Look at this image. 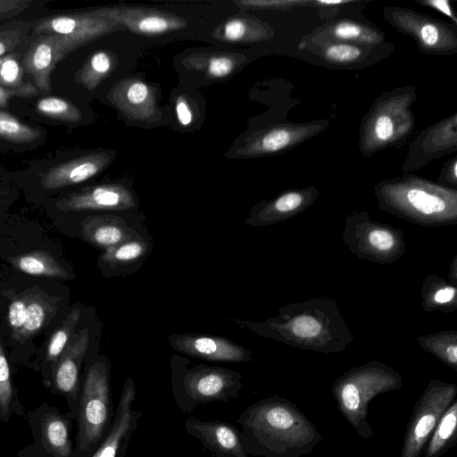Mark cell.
Segmentation results:
<instances>
[{
  "label": "cell",
  "mask_w": 457,
  "mask_h": 457,
  "mask_svg": "<svg viewBox=\"0 0 457 457\" xmlns=\"http://www.w3.org/2000/svg\"><path fill=\"white\" fill-rule=\"evenodd\" d=\"M79 309H74L69 312L61 327L51 337L46 352V359L49 361H54L59 359L71 337L74 328L79 320Z\"/></svg>",
  "instance_id": "cell-25"
},
{
  "label": "cell",
  "mask_w": 457,
  "mask_h": 457,
  "mask_svg": "<svg viewBox=\"0 0 457 457\" xmlns=\"http://www.w3.org/2000/svg\"><path fill=\"white\" fill-rule=\"evenodd\" d=\"M454 293L455 291L453 287L440 289L435 295V300L438 303H446L453 297Z\"/></svg>",
  "instance_id": "cell-44"
},
{
  "label": "cell",
  "mask_w": 457,
  "mask_h": 457,
  "mask_svg": "<svg viewBox=\"0 0 457 457\" xmlns=\"http://www.w3.org/2000/svg\"><path fill=\"white\" fill-rule=\"evenodd\" d=\"M107 98L115 108L132 120L153 122L162 116L152 88L137 79L119 81L110 90Z\"/></svg>",
  "instance_id": "cell-7"
},
{
  "label": "cell",
  "mask_w": 457,
  "mask_h": 457,
  "mask_svg": "<svg viewBox=\"0 0 457 457\" xmlns=\"http://www.w3.org/2000/svg\"><path fill=\"white\" fill-rule=\"evenodd\" d=\"M95 11L111 19L123 29L144 36H159L180 30L187 26V21L170 12L155 9L112 6L96 8Z\"/></svg>",
  "instance_id": "cell-5"
},
{
  "label": "cell",
  "mask_w": 457,
  "mask_h": 457,
  "mask_svg": "<svg viewBox=\"0 0 457 457\" xmlns=\"http://www.w3.org/2000/svg\"><path fill=\"white\" fill-rule=\"evenodd\" d=\"M314 129L313 126H278L270 129L237 149L235 155L252 157L287 149L306 138Z\"/></svg>",
  "instance_id": "cell-14"
},
{
  "label": "cell",
  "mask_w": 457,
  "mask_h": 457,
  "mask_svg": "<svg viewBox=\"0 0 457 457\" xmlns=\"http://www.w3.org/2000/svg\"><path fill=\"white\" fill-rule=\"evenodd\" d=\"M29 0H0V21L9 20L30 7Z\"/></svg>",
  "instance_id": "cell-35"
},
{
  "label": "cell",
  "mask_w": 457,
  "mask_h": 457,
  "mask_svg": "<svg viewBox=\"0 0 457 457\" xmlns=\"http://www.w3.org/2000/svg\"><path fill=\"white\" fill-rule=\"evenodd\" d=\"M320 324L313 318L302 316L295 320L293 331L301 337H312L320 332Z\"/></svg>",
  "instance_id": "cell-34"
},
{
  "label": "cell",
  "mask_w": 457,
  "mask_h": 457,
  "mask_svg": "<svg viewBox=\"0 0 457 457\" xmlns=\"http://www.w3.org/2000/svg\"><path fill=\"white\" fill-rule=\"evenodd\" d=\"M24 67L19 54L11 53L0 57V87L18 89L30 84L24 81Z\"/></svg>",
  "instance_id": "cell-26"
},
{
  "label": "cell",
  "mask_w": 457,
  "mask_h": 457,
  "mask_svg": "<svg viewBox=\"0 0 457 457\" xmlns=\"http://www.w3.org/2000/svg\"><path fill=\"white\" fill-rule=\"evenodd\" d=\"M44 445L55 457H71V442L66 421L57 415H47L41 422Z\"/></svg>",
  "instance_id": "cell-17"
},
{
  "label": "cell",
  "mask_w": 457,
  "mask_h": 457,
  "mask_svg": "<svg viewBox=\"0 0 457 457\" xmlns=\"http://www.w3.org/2000/svg\"><path fill=\"white\" fill-rule=\"evenodd\" d=\"M114 60L106 51H97L78 71L76 81L87 90L95 89L111 72Z\"/></svg>",
  "instance_id": "cell-19"
},
{
  "label": "cell",
  "mask_w": 457,
  "mask_h": 457,
  "mask_svg": "<svg viewBox=\"0 0 457 457\" xmlns=\"http://www.w3.org/2000/svg\"><path fill=\"white\" fill-rule=\"evenodd\" d=\"M135 201L130 191L118 184L99 185L71 194L56 203V207L68 211H114L133 207Z\"/></svg>",
  "instance_id": "cell-9"
},
{
  "label": "cell",
  "mask_w": 457,
  "mask_h": 457,
  "mask_svg": "<svg viewBox=\"0 0 457 457\" xmlns=\"http://www.w3.org/2000/svg\"><path fill=\"white\" fill-rule=\"evenodd\" d=\"M302 203V196L298 193H288L280 196L274 204L279 212H287L297 208Z\"/></svg>",
  "instance_id": "cell-37"
},
{
  "label": "cell",
  "mask_w": 457,
  "mask_h": 457,
  "mask_svg": "<svg viewBox=\"0 0 457 457\" xmlns=\"http://www.w3.org/2000/svg\"><path fill=\"white\" fill-rule=\"evenodd\" d=\"M27 314L22 328L13 334V338L23 342L37 333L46 324L53 311L50 302L43 295H34L26 297Z\"/></svg>",
  "instance_id": "cell-20"
},
{
  "label": "cell",
  "mask_w": 457,
  "mask_h": 457,
  "mask_svg": "<svg viewBox=\"0 0 457 457\" xmlns=\"http://www.w3.org/2000/svg\"><path fill=\"white\" fill-rule=\"evenodd\" d=\"M324 56L331 62L347 64L357 61L362 54L361 49L348 43H335L323 51Z\"/></svg>",
  "instance_id": "cell-31"
},
{
  "label": "cell",
  "mask_w": 457,
  "mask_h": 457,
  "mask_svg": "<svg viewBox=\"0 0 457 457\" xmlns=\"http://www.w3.org/2000/svg\"><path fill=\"white\" fill-rule=\"evenodd\" d=\"M112 156L105 152L88 154L63 162L49 169L41 178L46 189H59L79 184L105 169Z\"/></svg>",
  "instance_id": "cell-10"
},
{
  "label": "cell",
  "mask_w": 457,
  "mask_h": 457,
  "mask_svg": "<svg viewBox=\"0 0 457 457\" xmlns=\"http://www.w3.org/2000/svg\"><path fill=\"white\" fill-rule=\"evenodd\" d=\"M32 29V22L24 20H12L0 24V57L13 53L24 43Z\"/></svg>",
  "instance_id": "cell-23"
},
{
  "label": "cell",
  "mask_w": 457,
  "mask_h": 457,
  "mask_svg": "<svg viewBox=\"0 0 457 457\" xmlns=\"http://www.w3.org/2000/svg\"><path fill=\"white\" fill-rule=\"evenodd\" d=\"M88 344L89 332L86 327L71 337L66 348L57 360L54 371L55 386L61 392L73 397L77 395L79 370L87 351Z\"/></svg>",
  "instance_id": "cell-13"
},
{
  "label": "cell",
  "mask_w": 457,
  "mask_h": 457,
  "mask_svg": "<svg viewBox=\"0 0 457 457\" xmlns=\"http://www.w3.org/2000/svg\"><path fill=\"white\" fill-rule=\"evenodd\" d=\"M136 393L133 379L128 378L121 388L112 427L90 457H125L142 416L140 411L133 408Z\"/></svg>",
  "instance_id": "cell-4"
},
{
  "label": "cell",
  "mask_w": 457,
  "mask_h": 457,
  "mask_svg": "<svg viewBox=\"0 0 457 457\" xmlns=\"http://www.w3.org/2000/svg\"><path fill=\"white\" fill-rule=\"evenodd\" d=\"M82 233L87 240L106 249L129 240L121 226L101 217L87 220L83 224Z\"/></svg>",
  "instance_id": "cell-18"
},
{
  "label": "cell",
  "mask_w": 457,
  "mask_h": 457,
  "mask_svg": "<svg viewBox=\"0 0 457 457\" xmlns=\"http://www.w3.org/2000/svg\"><path fill=\"white\" fill-rule=\"evenodd\" d=\"M392 103L380 102L372 111L364 128V143L371 145V149H379L400 137L407 131L400 129L401 122H410L408 105L391 107ZM408 130V128L402 127Z\"/></svg>",
  "instance_id": "cell-11"
},
{
  "label": "cell",
  "mask_w": 457,
  "mask_h": 457,
  "mask_svg": "<svg viewBox=\"0 0 457 457\" xmlns=\"http://www.w3.org/2000/svg\"><path fill=\"white\" fill-rule=\"evenodd\" d=\"M253 24V21L245 18H232L217 27L212 37L232 43L254 41L260 37V29Z\"/></svg>",
  "instance_id": "cell-21"
},
{
  "label": "cell",
  "mask_w": 457,
  "mask_h": 457,
  "mask_svg": "<svg viewBox=\"0 0 457 457\" xmlns=\"http://www.w3.org/2000/svg\"><path fill=\"white\" fill-rule=\"evenodd\" d=\"M407 17V21L412 25L401 21L402 30H405L409 34L413 35L418 42L421 45V48L433 51L446 50L453 46L455 47V38L453 34L447 29L443 24L435 21L423 19L422 17L414 16V20L409 18L405 12H402Z\"/></svg>",
  "instance_id": "cell-15"
},
{
  "label": "cell",
  "mask_w": 457,
  "mask_h": 457,
  "mask_svg": "<svg viewBox=\"0 0 457 457\" xmlns=\"http://www.w3.org/2000/svg\"><path fill=\"white\" fill-rule=\"evenodd\" d=\"M456 426V413L455 411L448 412L443 419L439 429L438 435L441 439H447L451 436L454 431Z\"/></svg>",
  "instance_id": "cell-41"
},
{
  "label": "cell",
  "mask_w": 457,
  "mask_h": 457,
  "mask_svg": "<svg viewBox=\"0 0 457 457\" xmlns=\"http://www.w3.org/2000/svg\"><path fill=\"white\" fill-rule=\"evenodd\" d=\"M343 402L349 410H355L360 403V396L357 387L353 384L345 386L342 391Z\"/></svg>",
  "instance_id": "cell-40"
},
{
  "label": "cell",
  "mask_w": 457,
  "mask_h": 457,
  "mask_svg": "<svg viewBox=\"0 0 457 457\" xmlns=\"http://www.w3.org/2000/svg\"><path fill=\"white\" fill-rule=\"evenodd\" d=\"M435 425V417L433 415H425L418 422L415 428V435L421 438L427 436Z\"/></svg>",
  "instance_id": "cell-42"
},
{
  "label": "cell",
  "mask_w": 457,
  "mask_h": 457,
  "mask_svg": "<svg viewBox=\"0 0 457 457\" xmlns=\"http://www.w3.org/2000/svg\"><path fill=\"white\" fill-rule=\"evenodd\" d=\"M12 396L9 365L0 341V411L4 415L8 413Z\"/></svg>",
  "instance_id": "cell-32"
},
{
  "label": "cell",
  "mask_w": 457,
  "mask_h": 457,
  "mask_svg": "<svg viewBox=\"0 0 457 457\" xmlns=\"http://www.w3.org/2000/svg\"><path fill=\"white\" fill-rule=\"evenodd\" d=\"M427 5L439 11L443 14L451 18L454 22H456L457 19L450 6V4L446 0H430L424 2Z\"/></svg>",
  "instance_id": "cell-43"
},
{
  "label": "cell",
  "mask_w": 457,
  "mask_h": 457,
  "mask_svg": "<svg viewBox=\"0 0 457 457\" xmlns=\"http://www.w3.org/2000/svg\"><path fill=\"white\" fill-rule=\"evenodd\" d=\"M370 242L373 246L380 250H387L394 245L393 236L385 230L372 231L370 234Z\"/></svg>",
  "instance_id": "cell-39"
},
{
  "label": "cell",
  "mask_w": 457,
  "mask_h": 457,
  "mask_svg": "<svg viewBox=\"0 0 457 457\" xmlns=\"http://www.w3.org/2000/svg\"><path fill=\"white\" fill-rule=\"evenodd\" d=\"M334 38L343 41L370 43L378 40V35L352 21H341L331 29Z\"/></svg>",
  "instance_id": "cell-28"
},
{
  "label": "cell",
  "mask_w": 457,
  "mask_h": 457,
  "mask_svg": "<svg viewBox=\"0 0 457 457\" xmlns=\"http://www.w3.org/2000/svg\"><path fill=\"white\" fill-rule=\"evenodd\" d=\"M114 414L110 365L100 359L87 369L79 397L77 447L81 453L91 456L109 432Z\"/></svg>",
  "instance_id": "cell-2"
},
{
  "label": "cell",
  "mask_w": 457,
  "mask_h": 457,
  "mask_svg": "<svg viewBox=\"0 0 457 457\" xmlns=\"http://www.w3.org/2000/svg\"><path fill=\"white\" fill-rule=\"evenodd\" d=\"M171 389L179 409L189 415L201 404L228 403L237 399L242 389L241 375L221 367L189 366L188 362H172Z\"/></svg>",
  "instance_id": "cell-1"
},
{
  "label": "cell",
  "mask_w": 457,
  "mask_h": 457,
  "mask_svg": "<svg viewBox=\"0 0 457 457\" xmlns=\"http://www.w3.org/2000/svg\"><path fill=\"white\" fill-rule=\"evenodd\" d=\"M170 344L180 353L210 361L238 362L246 359L243 348L220 337L180 335L170 337Z\"/></svg>",
  "instance_id": "cell-12"
},
{
  "label": "cell",
  "mask_w": 457,
  "mask_h": 457,
  "mask_svg": "<svg viewBox=\"0 0 457 457\" xmlns=\"http://www.w3.org/2000/svg\"><path fill=\"white\" fill-rule=\"evenodd\" d=\"M27 314L26 298L14 299L8 309V321L12 328L13 334L18 332L23 326Z\"/></svg>",
  "instance_id": "cell-33"
},
{
  "label": "cell",
  "mask_w": 457,
  "mask_h": 457,
  "mask_svg": "<svg viewBox=\"0 0 457 457\" xmlns=\"http://www.w3.org/2000/svg\"><path fill=\"white\" fill-rule=\"evenodd\" d=\"M146 245L140 240L129 239L115 246L109 247L102 256L107 263H128L139 259L145 252Z\"/></svg>",
  "instance_id": "cell-27"
},
{
  "label": "cell",
  "mask_w": 457,
  "mask_h": 457,
  "mask_svg": "<svg viewBox=\"0 0 457 457\" xmlns=\"http://www.w3.org/2000/svg\"><path fill=\"white\" fill-rule=\"evenodd\" d=\"M123 28L95 9L78 12L50 15L32 22L31 31L37 36L54 34L60 36L67 54L106 34Z\"/></svg>",
  "instance_id": "cell-3"
},
{
  "label": "cell",
  "mask_w": 457,
  "mask_h": 457,
  "mask_svg": "<svg viewBox=\"0 0 457 457\" xmlns=\"http://www.w3.org/2000/svg\"><path fill=\"white\" fill-rule=\"evenodd\" d=\"M318 3L324 4H344L346 2H345V1H319Z\"/></svg>",
  "instance_id": "cell-46"
},
{
  "label": "cell",
  "mask_w": 457,
  "mask_h": 457,
  "mask_svg": "<svg viewBox=\"0 0 457 457\" xmlns=\"http://www.w3.org/2000/svg\"><path fill=\"white\" fill-rule=\"evenodd\" d=\"M184 428L213 457H248L243 433L232 423L201 420L190 416Z\"/></svg>",
  "instance_id": "cell-6"
},
{
  "label": "cell",
  "mask_w": 457,
  "mask_h": 457,
  "mask_svg": "<svg viewBox=\"0 0 457 457\" xmlns=\"http://www.w3.org/2000/svg\"><path fill=\"white\" fill-rule=\"evenodd\" d=\"M40 132L10 113L0 111V138L12 143H29L40 137Z\"/></svg>",
  "instance_id": "cell-24"
},
{
  "label": "cell",
  "mask_w": 457,
  "mask_h": 457,
  "mask_svg": "<svg viewBox=\"0 0 457 457\" xmlns=\"http://www.w3.org/2000/svg\"><path fill=\"white\" fill-rule=\"evenodd\" d=\"M237 59L229 54H211L205 60L204 70L212 79H222L228 76L236 69Z\"/></svg>",
  "instance_id": "cell-30"
},
{
  "label": "cell",
  "mask_w": 457,
  "mask_h": 457,
  "mask_svg": "<svg viewBox=\"0 0 457 457\" xmlns=\"http://www.w3.org/2000/svg\"><path fill=\"white\" fill-rule=\"evenodd\" d=\"M446 352L449 360L452 362H455L457 361V347L455 345H451L447 348Z\"/></svg>",
  "instance_id": "cell-45"
},
{
  "label": "cell",
  "mask_w": 457,
  "mask_h": 457,
  "mask_svg": "<svg viewBox=\"0 0 457 457\" xmlns=\"http://www.w3.org/2000/svg\"><path fill=\"white\" fill-rule=\"evenodd\" d=\"M406 196L413 207L425 214L439 212L445 208V203L443 199L420 188L410 189Z\"/></svg>",
  "instance_id": "cell-29"
},
{
  "label": "cell",
  "mask_w": 457,
  "mask_h": 457,
  "mask_svg": "<svg viewBox=\"0 0 457 457\" xmlns=\"http://www.w3.org/2000/svg\"><path fill=\"white\" fill-rule=\"evenodd\" d=\"M37 89L31 83L18 89H7L0 87V108H6L14 97H29L37 94Z\"/></svg>",
  "instance_id": "cell-36"
},
{
  "label": "cell",
  "mask_w": 457,
  "mask_h": 457,
  "mask_svg": "<svg viewBox=\"0 0 457 457\" xmlns=\"http://www.w3.org/2000/svg\"><path fill=\"white\" fill-rule=\"evenodd\" d=\"M43 115L65 122H78L82 115L79 108L67 99L58 96L40 98L36 104Z\"/></svg>",
  "instance_id": "cell-22"
},
{
  "label": "cell",
  "mask_w": 457,
  "mask_h": 457,
  "mask_svg": "<svg viewBox=\"0 0 457 457\" xmlns=\"http://www.w3.org/2000/svg\"><path fill=\"white\" fill-rule=\"evenodd\" d=\"M19 270L32 276L67 278L66 270L46 251H33L18 255L11 260Z\"/></svg>",
  "instance_id": "cell-16"
},
{
  "label": "cell",
  "mask_w": 457,
  "mask_h": 457,
  "mask_svg": "<svg viewBox=\"0 0 457 457\" xmlns=\"http://www.w3.org/2000/svg\"><path fill=\"white\" fill-rule=\"evenodd\" d=\"M67 55L63 40L58 35L42 34L30 44L23 55L22 64L37 90L44 93L51 91L52 71Z\"/></svg>",
  "instance_id": "cell-8"
},
{
  "label": "cell",
  "mask_w": 457,
  "mask_h": 457,
  "mask_svg": "<svg viewBox=\"0 0 457 457\" xmlns=\"http://www.w3.org/2000/svg\"><path fill=\"white\" fill-rule=\"evenodd\" d=\"M176 115L180 125L188 126L193 120V113L184 96H180L176 100Z\"/></svg>",
  "instance_id": "cell-38"
}]
</instances>
